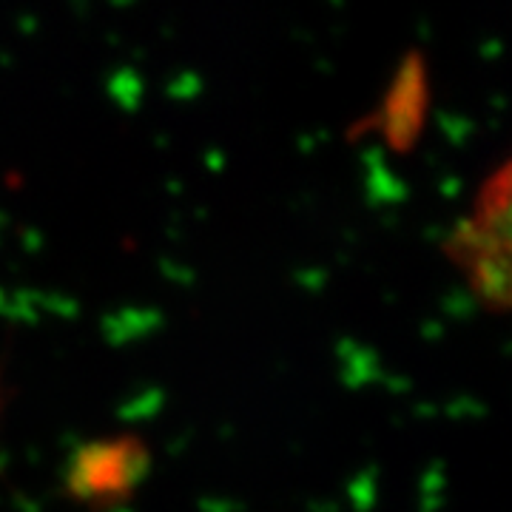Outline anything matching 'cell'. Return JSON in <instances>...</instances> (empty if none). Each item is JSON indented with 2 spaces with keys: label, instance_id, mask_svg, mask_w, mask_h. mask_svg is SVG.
<instances>
[{
  "label": "cell",
  "instance_id": "6da1fadb",
  "mask_svg": "<svg viewBox=\"0 0 512 512\" xmlns=\"http://www.w3.org/2000/svg\"><path fill=\"white\" fill-rule=\"evenodd\" d=\"M450 256L484 305L512 313V157L481 185L453 231Z\"/></svg>",
  "mask_w": 512,
  "mask_h": 512
}]
</instances>
